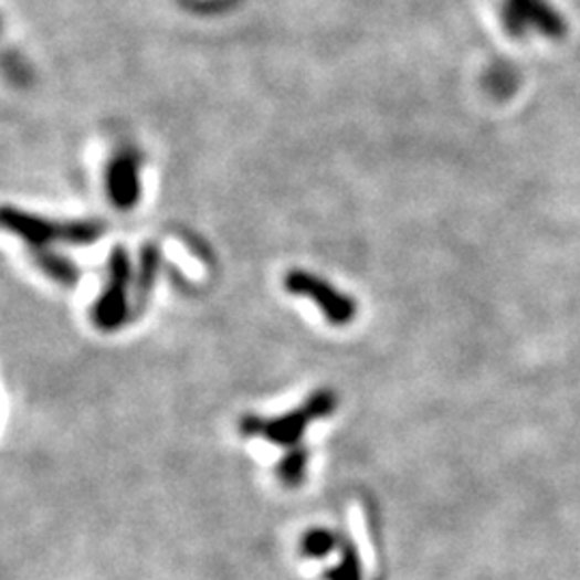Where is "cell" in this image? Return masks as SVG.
I'll list each match as a JSON object with an SVG mask.
<instances>
[{"label":"cell","instance_id":"6da1fadb","mask_svg":"<svg viewBox=\"0 0 580 580\" xmlns=\"http://www.w3.org/2000/svg\"><path fill=\"white\" fill-rule=\"evenodd\" d=\"M336 407H338L336 393L331 389H318L304 404L280 418L267 420L259 415H243L239 422V432L243 436H263L273 445L291 450L302 443L312 422L329 418L336 411Z\"/></svg>","mask_w":580,"mask_h":580},{"label":"cell","instance_id":"7a4b0ae2","mask_svg":"<svg viewBox=\"0 0 580 580\" xmlns=\"http://www.w3.org/2000/svg\"><path fill=\"white\" fill-rule=\"evenodd\" d=\"M0 220H2L4 231L13 232L22 241H27L31 250L50 247L52 243L91 245L106 232V224L99 220L56 222L43 215L27 213L15 207H4L0 213Z\"/></svg>","mask_w":580,"mask_h":580},{"label":"cell","instance_id":"3957f363","mask_svg":"<svg viewBox=\"0 0 580 580\" xmlns=\"http://www.w3.org/2000/svg\"><path fill=\"white\" fill-rule=\"evenodd\" d=\"M499 18L514 39H561L568 33V20L552 0H502Z\"/></svg>","mask_w":580,"mask_h":580},{"label":"cell","instance_id":"277c9868","mask_svg":"<svg viewBox=\"0 0 580 580\" xmlns=\"http://www.w3.org/2000/svg\"><path fill=\"white\" fill-rule=\"evenodd\" d=\"M129 284H131V261L125 247L116 245L108 263V282L93 308L95 327L102 331H116L129 316Z\"/></svg>","mask_w":580,"mask_h":580},{"label":"cell","instance_id":"5b68a950","mask_svg":"<svg viewBox=\"0 0 580 580\" xmlns=\"http://www.w3.org/2000/svg\"><path fill=\"white\" fill-rule=\"evenodd\" d=\"M284 288L291 295L312 299L316 308L323 312V316L336 327H345L357 316V304L352 297L340 293L334 284L309 271H288L284 277Z\"/></svg>","mask_w":580,"mask_h":580},{"label":"cell","instance_id":"8992f818","mask_svg":"<svg viewBox=\"0 0 580 580\" xmlns=\"http://www.w3.org/2000/svg\"><path fill=\"white\" fill-rule=\"evenodd\" d=\"M106 190L116 209L129 211L140 200V164L134 154L116 155L106 170Z\"/></svg>","mask_w":580,"mask_h":580},{"label":"cell","instance_id":"52a82bcc","mask_svg":"<svg viewBox=\"0 0 580 580\" xmlns=\"http://www.w3.org/2000/svg\"><path fill=\"white\" fill-rule=\"evenodd\" d=\"M159 263H161V254L157 245H145L143 254H140V263H138V273L134 280V306L136 312L138 308L143 309L147 306L151 291L155 288L157 282V273H159Z\"/></svg>","mask_w":580,"mask_h":580},{"label":"cell","instance_id":"ba28073f","mask_svg":"<svg viewBox=\"0 0 580 580\" xmlns=\"http://www.w3.org/2000/svg\"><path fill=\"white\" fill-rule=\"evenodd\" d=\"M33 254V261L38 265L39 270L43 271L50 280H54L56 284L61 286H74L77 280H80V270H77L76 263L52 252L50 247H38V250H31Z\"/></svg>","mask_w":580,"mask_h":580},{"label":"cell","instance_id":"9c48e42d","mask_svg":"<svg viewBox=\"0 0 580 580\" xmlns=\"http://www.w3.org/2000/svg\"><path fill=\"white\" fill-rule=\"evenodd\" d=\"M306 471H308V450L297 445V447H291L282 461L277 464V475L280 479L291 486V488H297L299 484H304L306 479Z\"/></svg>","mask_w":580,"mask_h":580},{"label":"cell","instance_id":"30bf717a","mask_svg":"<svg viewBox=\"0 0 580 580\" xmlns=\"http://www.w3.org/2000/svg\"><path fill=\"white\" fill-rule=\"evenodd\" d=\"M340 540L334 531L325 527H314L304 534L302 538V555L308 559H325L329 557L336 548H340Z\"/></svg>","mask_w":580,"mask_h":580},{"label":"cell","instance_id":"8fae6325","mask_svg":"<svg viewBox=\"0 0 580 580\" xmlns=\"http://www.w3.org/2000/svg\"><path fill=\"white\" fill-rule=\"evenodd\" d=\"M327 580H363V566L361 557L352 541L342 538L340 540V563L325 572Z\"/></svg>","mask_w":580,"mask_h":580}]
</instances>
